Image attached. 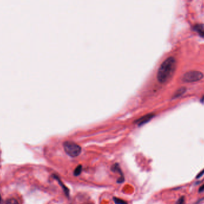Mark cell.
<instances>
[{
  "label": "cell",
  "mask_w": 204,
  "mask_h": 204,
  "mask_svg": "<svg viewBox=\"0 0 204 204\" xmlns=\"http://www.w3.org/2000/svg\"><path fill=\"white\" fill-rule=\"evenodd\" d=\"M204 191V184L201 185L199 189V192H202Z\"/></svg>",
  "instance_id": "cell-13"
},
{
  "label": "cell",
  "mask_w": 204,
  "mask_h": 204,
  "mask_svg": "<svg viewBox=\"0 0 204 204\" xmlns=\"http://www.w3.org/2000/svg\"><path fill=\"white\" fill-rule=\"evenodd\" d=\"M1 200H2V199H1V196H0V204H1Z\"/></svg>",
  "instance_id": "cell-15"
},
{
  "label": "cell",
  "mask_w": 204,
  "mask_h": 204,
  "mask_svg": "<svg viewBox=\"0 0 204 204\" xmlns=\"http://www.w3.org/2000/svg\"><path fill=\"white\" fill-rule=\"evenodd\" d=\"M203 174H204V169L201 172H200L198 175H197V178H199V177H202L203 175Z\"/></svg>",
  "instance_id": "cell-14"
},
{
  "label": "cell",
  "mask_w": 204,
  "mask_h": 204,
  "mask_svg": "<svg viewBox=\"0 0 204 204\" xmlns=\"http://www.w3.org/2000/svg\"><path fill=\"white\" fill-rule=\"evenodd\" d=\"M82 171V166L81 165H79L78 166H77V167L74 170V175L75 176L80 175L81 174Z\"/></svg>",
  "instance_id": "cell-9"
},
{
  "label": "cell",
  "mask_w": 204,
  "mask_h": 204,
  "mask_svg": "<svg viewBox=\"0 0 204 204\" xmlns=\"http://www.w3.org/2000/svg\"><path fill=\"white\" fill-rule=\"evenodd\" d=\"M193 30L196 32H197L200 36L204 38V24H196L194 26Z\"/></svg>",
  "instance_id": "cell-6"
},
{
  "label": "cell",
  "mask_w": 204,
  "mask_h": 204,
  "mask_svg": "<svg viewBox=\"0 0 204 204\" xmlns=\"http://www.w3.org/2000/svg\"><path fill=\"white\" fill-rule=\"evenodd\" d=\"M113 200L116 204H127V202L125 200L118 197H114Z\"/></svg>",
  "instance_id": "cell-10"
},
{
  "label": "cell",
  "mask_w": 204,
  "mask_h": 204,
  "mask_svg": "<svg viewBox=\"0 0 204 204\" xmlns=\"http://www.w3.org/2000/svg\"><path fill=\"white\" fill-rule=\"evenodd\" d=\"M184 202V197L181 196L178 199L177 202H176V204H183Z\"/></svg>",
  "instance_id": "cell-12"
},
{
  "label": "cell",
  "mask_w": 204,
  "mask_h": 204,
  "mask_svg": "<svg viewBox=\"0 0 204 204\" xmlns=\"http://www.w3.org/2000/svg\"><path fill=\"white\" fill-rule=\"evenodd\" d=\"M203 78V74L197 71H190L185 73L183 77V81L186 83H193L201 80Z\"/></svg>",
  "instance_id": "cell-3"
},
{
  "label": "cell",
  "mask_w": 204,
  "mask_h": 204,
  "mask_svg": "<svg viewBox=\"0 0 204 204\" xmlns=\"http://www.w3.org/2000/svg\"><path fill=\"white\" fill-rule=\"evenodd\" d=\"M186 92V88L185 87H181V88L178 89L175 92V93H174L172 98V99H175V98H179L181 96H182Z\"/></svg>",
  "instance_id": "cell-7"
},
{
  "label": "cell",
  "mask_w": 204,
  "mask_h": 204,
  "mask_svg": "<svg viewBox=\"0 0 204 204\" xmlns=\"http://www.w3.org/2000/svg\"><path fill=\"white\" fill-rule=\"evenodd\" d=\"M111 170L113 171V172H117L118 174H120V177L118 178V181H117V182L118 183H122L124 180H125V178H124V174L121 171V169L118 163H115L114 165H112V166L111 167Z\"/></svg>",
  "instance_id": "cell-4"
},
{
  "label": "cell",
  "mask_w": 204,
  "mask_h": 204,
  "mask_svg": "<svg viewBox=\"0 0 204 204\" xmlns=\"http://www.w3.org/2000/svg\"><path fill=\"white\" fill-rule=\"evenodd\" d=\"M6 204H19V203L18 201L16 199L11 198V199H8L6 201Z\"/></svg>",
  "instance_id": "cell-11"
},
{
  "label": "cell",
  "mask_w": 204,
  "mask_h": 204,
  "mask_svg": "<svg viewBox=\"0 0 204 204\" xmlns=\"http://www.w3.org/2000/svg\"><path fill=\"white\" fill-rule=\"evenodd\" d=\"M88 204H93V203H88Z\"/></svg>",
  "instance_id": "cell-16"
},
{
  "label": "cell",
  "mask_w": 204,
  "mask_h": 204,
  "mask_svg": "<svg viewBox=\"0 0 204 204\" xmlns=\"http://www.w3.org/2000/svg\"><path fill=\"white\" fill-rule=\"evenodd\" d=\"M155 114L153 113H149L147 114L142 117H141L140 118H139L138 119H137L136 121V123H138V125H143L146 123H147V122H149V120H150V119H152L153 117H154Z\"/></svg>",
  "instance_id": "cell-5"
},
{
  "label": "cell",
  "mask_w": 204,
  "mask_h": 204,
  "mask_svg": "<svg viewBox=\"0 0 204 204\" xmlns=\"http://www.w3.org/2000/svg\"><path fill=\"white\" fill-rule=\"evenodd\" d=\"M63 147L65 152L72 157L78 156L81 152V147L72 141H65L63 143Z\"/></svg>",
  "instance_id": "cell-2"
},
{
  "label": "cell",
  "mask_w": 204,
  "mask_h": 204,
  "mask_svg": "<svg viewBox=\"0 0 204 204\" xmlns=\"http://www.w3.org/2000/svg\"><path fill=\"white\" fill-rule=\"evenodd\" d=\"M177 62L174 57L166 58L160 65L158 73V80L161 83L168 82L173 76L176 70Z\"/></svg>",
  "instance_id": "cell-1"
},
{
  "label": "cell",
  "mask_w": 204,
  "mask_h": 204,
  "mask_svg": "<svg viewBox=\"0 0 204 204\" xmlns=\"http://www.w3.org/2000/svg\"><path fill=\"white\" fill-rule=\"evenodd\" d=\"M53 177H54V178L59 182V184H60V185H61V187H62V188H63V191H64L65 194H66L67 196H69V190L68 188V187H66L65 186V185L63 184V183L62 182V181L60 180V178H59L58 176H57V175H54Z\"/></svg>",
  "instance_id": "cell-8"
}]
</instances>
